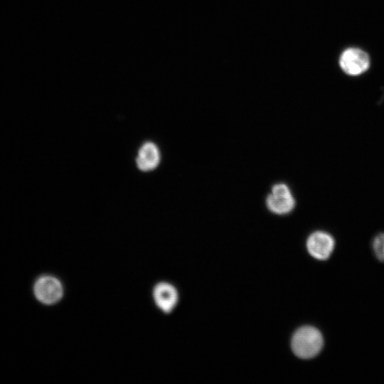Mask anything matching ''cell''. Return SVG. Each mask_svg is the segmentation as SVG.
Listing matches in <instances>:
<instances>
[{
	"label": "cell",
	"instance_id": "1",
	"mask_svg": "<svg viewBox=\"0 0 384 384\" xmlns=\"http://www.w3.org/2000/svg\"><path fill=\"white\" fill-rule=\"evenodd\" d=\"M324 345L321 333L315 327L299 328L292 338V349L299 358L309 359L317 356Z\"/></svg>",
	"mask_w": 384,
	"mask_h": 384
},
{
	"label": "cell",
	"instance_id": "2",
	"mask_svg": "<svg viewBox=\"0 0 384 384\" xmlns=\"http://www.w3.org/2000/svg\"><path fill=\"white\" fill-rule=\"evenodd\" d=\"M33 294L41 303L53 305L60 301L64 294L62 282L52 275H42L33 284Z\"/></svg>",
	"mask_w": 384,
	"mask_h": 384
},
{
	"label": "cell",
	"instance_id": "3",
	"mask_svg": "<svg viewBox=\"0 0 384 384\" xmlns=\"http://www.w3.org/2000/svg\"><path fill=\"white\" fill-rule=\"evenodd\" d=\"M370 58L367 53L358 48H348L339 57L341 70L350 76H358L368 70Z\"/></svg>",
	"mask_w": 384,
	"mask_h": 384
},
{
	"label": "cell",
	"instance_id": "4",
	"mask_svg": "<svg viewBox=\"0 0 384 384\" xmlns=\"http://www.w3.org/2000/svg\"><path fill=\"white\" fill-rule=\"evenodd\" d=\"M266 204L272 213L286 214L293 210L295 201L286 184L277 183L272 187V193L267 197Z\"/></svg>",
	"mask_w": 384,
	"mask_h": 384
},
{
	"label": "cell",
	"instance_id": "5",
	"mask_svg": "<svg viewBox=\"0 0 384 384\" xmlns=\"http://www.w3.org/2000/svg\"><path fill=\"white\" fill-rule=\"evenodd\" d=\"M335 246L334 238L325 231L312 233L306 240L309 253L320 260H327L331 255Z\"/></svg>",
	"mask_w": 384,
	"mask_h": 384
},
{
	"label": "cell",
	"instance_id": "6",
	"mask_svg": "<svg viewBox=\"0 0 384 384\" xmlns=\"http://www.w3.org/2000/svg\"><path fill=\"white\" fill-rule=\"evenodd\" d=\"M152 297L156 306L165 314L171 313L178 302L177 289L166 282H160L154 285Z\"/></svg>",
	"mask_w": 384,
	"mask_h": 384
},
{
	"label": "cell",
	"instance_id": "7",
	"mask_svg": "<svg viewBox=\"0 0 384 384\" xmlns=\"http://www.w3.org/2000/svg\"><path fill=\"white\" fill-rule=\"evenodd\" d=\"M161 155L157 146L151 142H146L140 147L136 159L139 170L149 171L157 167Z\"/></svg>",
	"mask_w": 384,
	"mask_h": 384
},
{
	"label": "cell",
	"instance_id": "8",
	"mask_svg": "<svg viewBox=\"0 0 384 384\" xmlns=\"http://www.w3.org/2000/svg\"><path fill=\"white\" fill-rule=\"evenodd\" d=\"M373 250L377 259L384 262V233L378 234L373 238Z\"/></svg>",
	"mask_w": 384,
	"mask_h": 384
}]
</instances>
